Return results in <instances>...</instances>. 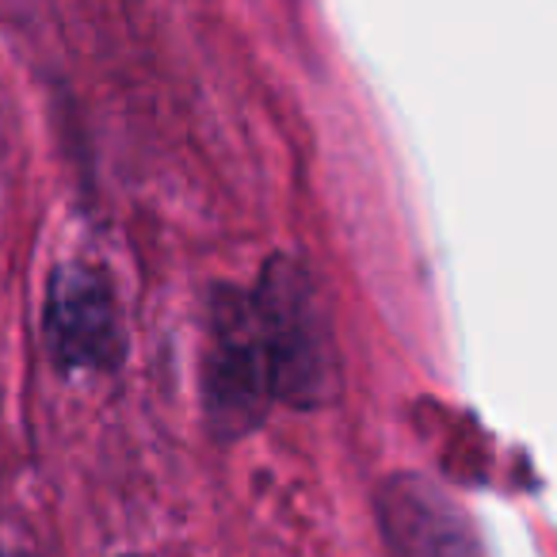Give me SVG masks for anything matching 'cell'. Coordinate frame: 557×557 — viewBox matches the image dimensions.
<instances>
[{"instance_id": "2", "label": "cell", "mask_w": 557, "mask_h": 557, "mask_svg": "<svg viewBox=\"0 0 557 557\" xmlns=\"http://www.w3.org/2000/svg\"><path fill=\"white\" fill-rule=\"evenodd\" d=\"M202 409L218 440L256 432L271 409L268 367L245 287H214L202 356Z\"/></svg>"}, {"instance_id": "5", "label": "cell", "mask_w": 557, "mask_h": 557, "mask_svg": "<svg viewBox=\"0 0 557 557\" xmlns=\"http://www.w3.org/2000/svg\"><path fill=\"white\" fill-rule=\"evenodd\" d=\"M0 557H35V554H27V549H0Z\"/></svg>"}, {"instance_id": "4", "label": "cell", "mask_w": 557, "mask_h": 557, "mask_svg": "<svg viewBox=\"0 0 557 557\" xmlns=\"http://www.w3.org/2000/svg\"><path fill=\"white\" fill-rule=\"evenodd\" d=\"M386 557H485L470 516L420 473H394L374 493Z\"/></svg>"}, {"instance_id": "3", "label": "cell", "mask_w": 557, "mask_h": 557, "mask_svg": "<svg viewBox=\"0 0 557 557\" xmlns=\"http://www.w3.org/2000/svg\"><path fill=\"white\" fill-rule=\"evenodd\" d=\"M42 336L54 367L70 379L115 374L126 359V321L108 271L85 260L54 268L42 306Z\"/></svg>"}, {"instance_id": "1", "label": "cell", "mask_w": 557, "mask_h": 557, "mask_svg": "<svg viewBox=\"0 0 557 557\" xmlns=\"http://www.w3.org/2000/svg\"><path fill=\"white\" fill-rule=\"evenodd\" d=\"M248 302L268 367L271 405L283 401L302 412L333 405L344 386L341 348L310 268L295 256H271L248 287Z\"/></svg>"}, {"instance_id": "6", "label": "cell", "mask_w": 557, "mask_h": 557, "mask_svg": "<svg viewBox=\"0 0 557 557\" xmlns=\"http://www.w3.org/2000/svg\"><path fill=\"white\" fill-rule=\"evenodd\" d=\"M119 557H138V554H119Z\"/></svg>"}]
</instances>
